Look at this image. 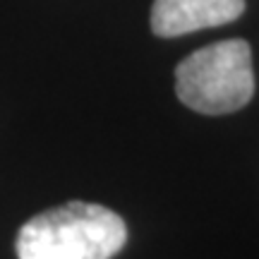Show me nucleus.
I'll use <instances>...</instances> for the list:
<instances>
[{
    "instance_id": "obj_1",
    "label": "nucleus",
    "mask_w": 259,
    "mask_h": 259,
    "mask_svg": "<svg viewBox=\"0 0 259 259\" xmlns=\"http://www.w3.org/2000/svg\"><path fill=\"white\" fill-rule=\"evenodd\" d=\"M127 242V226L101 204L67 202L29 219L17 233L19 259H113Z\"/></svg>"
},
{
    "instance_id": "obj_3",
    "label": "nucleus",
    "mask_w": 259,
    "mask_h": 259,
    "mask_svg": "<svg viewBox=\"0 0 259 259\" xmlns=\"http://www.w3.org/2000/svg\"><path fill=\"white\" fill-rule=\"evenodd\" d=\"M245 12V0H154L151 31L173 38L199 29L221 27Z\"/></svg>"
},
{
    "instance_id": "obj_2",
    "label": "nucleus",
    "mask_w": 259,
    "mask_h": 259,
    "mask_svg": "<svg viewBox=\"0 0 259 259\" xmlns=\"http://www.w3.org/2000/svg\"><path fill=\"white\" fill-rule=\"evenodd\" d=\"M178 99L204 115H226L247 106L254 94L250 44L228 38L211 44L176 67Z\"/></svg>"
}]
</instances>
